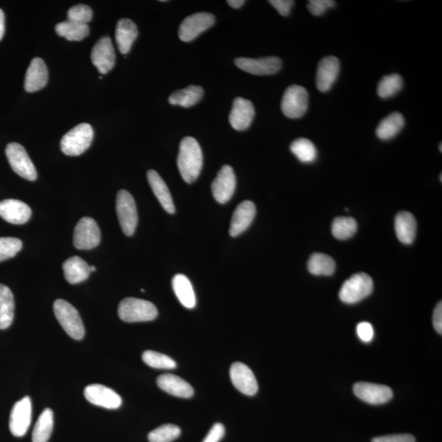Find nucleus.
<instances>
[{
    "label": "nucleus",
    "mask_w": 442,
    "mask_h": 442,
    "mask_svg": "<svg viewBox=\"0 0 442 442\" xmlns=\"http://www.w3.org/2000/svg\"><path fill=\"white\" fill-rule=\"evenodd\" d=\"M290 149L301 163H310L316 159V148L309 139L303 138L296 139L291 144Z\"/></svg>",
    "instance_id": "obj_35"
},
{
    "label": "nucleus",
    "mask_w": 442,
    "mask_h": 442,
    "mask_svg": "<svg viewBox=\"0 0 442 442\" xmlns=\"http://www.w3.org/2000/svg\"><path fill=\"white\" fill-rule=\"evenodd\" d=\"M356 396L368 404L383 405L393 397L392 390L385 385L358 383L353 388Z\"/></svg>",
    "instance_id": "obj_16"
},
{
    "label": "nucleus",
    "mask_w": 442,
    "mask_h": 442,
    "mask_svg": "<svg viewBox=\"0 0 442 442\" xmlns=\"http://www.w3.org/2000/svg\"><path fill=\"white\" fill-rule=\"evenodd\" d=\"M226 429L222 424H216L207 434L206 438L202 442H219L223 435H225Z\"/></svg>",
    "instance_id": "obj_46"
},
{
    "label": "nucleus",
    "mask_w": 442,
    "mask_h": 442,
    "mask_svg": "<svg viewBox=\"0 0 442 442\" xmlns=\"http://www.w3.org/2000/svg\"><path fill=\"white\" fill-rule=\"evenodd\" d=\"M62 268L66 280L71 284L84 282L91 273L90 265L79 257L67 259Z\"/></svg>",
    "instance_id": "obj_27"
},
{
    "label": "nucleus",
    "mask_w": 442,
    "mask_h": 442,
    "mask_svg": "<svg viewBox=\"0 0 442 442\" xmlns=\"http://www.w3.org/2000/svg\"><path fill=\"white\" fill-rule=\"evenodd\" d=\"M434 326L439 335L442 334V304L441 301L436 305L434 313Z\"/></svg>",
    "instance_id": "obj_47"
},
{
    "label": "nucleus",
    "mask_w": 442,
    "mask_h": 442,
    "mask_svg": "<svg viewBox=\"0 0 442 442\" xmlns=\"http://www.w3.org/2000/svg\"><path fill=\"white\" fill-rule=\"evenodd\" d=\"M57 320L71 339L81 340L85 336V327L79 312L66 301L59 299L54 303Z\"/></svg>",
    "instance_id": "obj_3"
},
{
    "label": "nucleus",
    "mask_w": 442,
    "mask_h": 442,
    "mask_svg": "<svg viewBox=\"0 0 442 442\" xmlns=\"http://www.w3.org/2000/svg\"><path fill=\"white\" fill-rule=\"evenodd\" d=\"M181 430L174 424H164L151 431L149 442H173L179 438Z\"/></svg>",
    "instance_id": "obj_39"
},
{
    "label": "nucleus",
    "mask_w": 442,
    "mask_h": 442,
    "mask_svg": "<svg viewBox=\"0 0 442 442\" xmlns=\"http://www.w3.org/2000/svg\"><path fill=\"white\" fill-rule=\"evenodd\" d=\"M101 241V233L97 222L91 217H84L77 223L74 231V246L80 250H91Z\"/></svg>",
    "instance_id": "obj_9"
},
{
    "label": "nucleus",
    "mask_w": 442,
    "mask_h": 442,
    "mask_svg": "<svg viewBox=\"0 0 442 442\" xmlns=\"http://www.w3.org/2000/svg\"><path fill=\"white\" fill-rule=\"evenodd\" d=\"M54 429L53 410L47 408L40 415L33 433V442H47Z\"/></svg>",
    "instance_id": "obj_32"
},
{
    "label": "nucleus",
    "mask_w": 442,
    "mask_h": 442,
    "mask_svg": "<svg viewBox=\"0 0 442 442\" xmlns=\"http://www.w3.org/2000/svg\"><path fill=\"white\" fill-rule=\"evenodd\" d=\"M173 288L182 306L188 309L196 306V295L190 280L184 274H176L173 279Z\"/></svg>",
    "instance_id": "obj_28"
},
{
    "label": "nucleus",
    "mask_w": 442,
    "mask_h": 442,
    "mask_svg": "<svg viewBox=\"0 0 442 442\" xmlns=\"http://www.w3.org/2000/svg\"><path fill=\"white\" fill-rule=\"evenodd\" d=\"M202 152L199 142L194 138L185 137L180 145L177 165L182 178L191 184L197 180L202 168Z\"/></svg>",
    "instance_id": "obj_1"
},
{
    "label": "nucleus",
    "mask_w": 442,
    "mask_h": 442,
    "mask_svg": "<svg viewBox=\"0 0 442 442\" xmlns=\"http://www.w3.org/2000/svg\"><path fill=\"white\" fill-rule=\"evenodd\" d=\"M395 231L400 242L412 244L417 231V222L413 214L408 211L398 213L395 219Z\"/></svg>",
    "instance_id": "obj_26"
},
{
    "label": "nucleus",
    "mask_w": 442,
    "mask_h": 442,
    "mask_svg": "<svg viewBox=\"0 0 442 442\" xmlns=\"http://www.w3.org/2000/svg\"><path fill=\"white\" fill-rule=\"evenodd\" d=\"M373 289V282L371 277L366 273H358L342 284L339 298L343 303L355 304L360 303L371 295Z\"/></svg>",
    "instance_id": "obj_5"
},
{
    "label": "nucleus",
    "mask_w": 442,
    "mask_h": 442,
    "mask_svg": "<svg viewBox=\"0 0 442 442\" xmlns=\"http://www.w3.org/2000/svg\"><path fill=\"white\" fill-rule=\"evenodd\" d=\"M308 92L300 86H290L284 92L281 108L284 115L291 119L300 118L308 111Z\"/></svg>",
    "instance_id": "obj_8"
},
{
    "label": "nucleus",
    "mask_w": 442,
    "mask_h": 442,
    "mask_svg": "<svg viewBox=\"0 0 442 442\" xmlns=\"http://www.w3.org/2000/svg\"><path fill=\"white\" fill-rule=\"evenodd\" d=\"M138 37L137 25L128 18L119 21L116 28V41L118 50L122 54L131 51L134 40Z\"/></svg>",
    "instance_id": "obj_24"
},
{
    "label": "nucleus",
    "mask_w": 442,
    "mask_h": 442,
    "mask_svg": "<svg viewBox=\"0 0 442 442\" xmlns=\"http://www.w3.org/2000/svg\"><path fill=\"white\" fill-rule=\"evenodd\" d=\"M245 3L246 1H244V0H228V1H227V4L233 8H241Z\"/></svg>",
    "instance_id": "obj_49"
},
{
    "label": "nucleus",
    "mask_w": 442,
    "mask_h": 442,
    "mask_svg": "<svg viewBox=\"0 0 442 442\" xmlns=\"http://www.w3.org/2000/svg\"><path fill=\"white\" fill-rule=\"evenodd\" d=\"M236 188V177L231 165H223L212 182L211 191L219 204H225L231 199Z\"/></svg>",
    "instance_id": "obj_12"
},
{
    "label": "nucleus",
    "mask_w": 442,
    "mask_h": 442,
    "mask_svg": "<svg viewBox=\"0 0 442 442\" xmlns=\"http://www.w3.org/2000/svg\"><path fill=\"white\" fill-rule=\"evenodd\" d=\"M340 62L334 56H327L320 62L316 74V86L321 92L330 91L339 75Z\"/></svg>",
    "instance_id": "obj_19"
},
{
    "label": "nucleus",
    "mask_w": 442,
    "mask_h": 442,
    "mask_svg": "<svg viewBox=\"0 0 442 442\" xmlns=\"http://www.w3.org/2000/svg\"><path fill=\"white\" fill-rule=\"evenodd\" d=\"M117 213L124 235L132 236L138 225V212L134 197L127 190H120L117 196Z\"/></svg>",
    "instance_id": "obj_6"
},
{
    "label": "nucleus",
    "mask_w": 442,
    "mask_h": 442,
    "mask_svg": "<svg viewBox=\"0 0 442 442\" xmlns=\"http://www.w3.org/2000/svg\"><path fill=\"white\" fill-rule=\"evenodd\" d=\"M67 17L71 22L87 24L93 18L92 9L85 4L76 5L69 10Z\"/></svg>",
    "instance_id": "obj_41"
},
{
    "label": "nucleus",
    "mask_w": 442,
    "mask_h": 442,
    "mask_svg": "<svg viewBox=\"0 0 442 442\" xmlns=\"http://www.w3.org/2000/svg\"><path fill=\"white\" fill-rule=\"evenodd\" d=\"M269 3L284 17H287L289 15L291 9L294 5V1L292 0H270Z\"/></svg>",
    "instance_id": "obj_45"
},
{
    "label": "nucleus",
    "mask_w": 442,
    "mask_h": 442,
    "mask_svg": "<svg viewBox=\"0 0 442 442\" xmlns=\"http://www.w3.org/2000/svg\"><path fill=\"white\" fill-rule=\"evenodd\" d=\"M357 227V222L354 218L337 217L332 222V233L339 240H347L355 235Z\"/></svg>",
    "instance_id": "obj_36"
},
{
    "label": "nucleus",
    "mask_w": 442,
    "mask_h": 442,
    "mask_svg": "<svg viewBox=\"0 0 442 442\" xmlns=\"http://www.w3.org/2000/svg\"><path fill=\"white\" fill-rule=\"evenodd\" d=\"M256 205L251 201H244L239 204L232 216L230 235L232 237L240 235L251 226L256 216Z\"/></svg>",
    "instance_id": "obj_21"
},
{
    "label": "nucleus",
    "mask_w": 442,
    "mask_h": 442,
    "mask_svg": "<svg viewBox=\"0 0 442 442\" xmlns=\"http://www.w3.org/2000/svg\"><path fill=\"white\" fill-rule=\"evenodd\" d=\"M143 361L149 367L159 369H173L176 363L168 356L153 351H146L142 355Z\"/></svg>",
    "instance_id": "obj_38"
},
{
    "label": "nucleus",
    "mask_w": 442,
    "mask_h": 442,
    "mask_svg": "<svg viewBox=\"0 0 442 442\" xmlns=\"http://www.w3.org/2000/svg\"><path fill=\"white\" fill-rule=\"evenodd\" d=\"M335 2L332 0H310L308 3V9L311 14L315 16L323 15L327 9L334 8Z\"/></svg>",
    "instance_id": "obj_42"
},
{
    "label": "nucleus",
    "mask_w": 442,
    "mask_h": 442,
    "mask_svg": "<svg viewBox=\"0 0 442 442\" xmlns=\"http://www.w3.org/2000/svg\"><path fill=\"white\" fill-rule=\"evenodd\" d=\"M93 64L101 74H107L115 66L116 54L112 40L108 36L98 40L91 52Z\"/></svg>",
    "instance_id": "obj_14"
},
{
    "label": "nucleus",
    "mask_w": 442,
    "mask_h": 442,
    "mask_svg": "<svg viewBox=\"0 0 442 442\" xmlns=\"http://www.w3.org/2000/svg\"><path fill=\"white\" fill-rule=\"evenodd\" d=\"M235 65L248 74L257 76H267L277 74L282 66V61L277 57H267L262 59L238 58Z\"/></svg>",
    "instance_id": "obj_15"
},
{
    "label": "nucleus",
    "mask_w": 442,
    "mask_h": 442,
    "mask_svg": "<svg viewBox=\"0 0 442 442\" xmlns=\"http://www.w3.org/2000/svg\"><path fill=\"white\" fill-rule=\"evenodd\" d=\"M5 31L4 13L2 9H0V40L4 37Z\"/></svg>",
    "instance_id": "obj_48"
},
{
    "label": "nucleus",
    "mask_w": 442,
    "mask_h": 442,
    "mask_svg": "<svg viewBox=\"0 0 442 442\" xmlns=\"http://www.w3.org/2000/svg\"><path fill=\"white\" fill-rule=\"evenodd\" d=\"M93 129L90 124L82 123L72 128L61 140L62 152L67 156H79L90 148Z\"/></svg>",
    "instance_id": "obj_4"
},
{
    "label": "nucleus",
    "mask_w": 442,
    "mask_h": 442,
    "mask_svg": "<svg viewBox=\"0 0 442 442\" xmlns=\"http://www.w3.org/2000/svg\"><path fill=\"white\" fill-rule=\"evenodd\" d=\"M405 126V119L402 114L393 112L385 117L376 129L377 136L382 140H389L402 131Z\"/></svg>",
    "instance_id": "obj_30"
},
{
    "label": "nucleus",
    "mask_w": 442,
    "mask_h": 442,
    "mask_svg": "<svg viewBox=\"0 0 442 442\" xmlns=\"http://www.w3.org/2000/svg\"><path fill=\"white\" fill-rule=\"evenodd\" d=\"M157 383L164 392L177 397L190 398L194 394V390L189 383L174 374H163L158 378Z\"/></svg>",
    "instance_id": "obj_23"
},
{
    "label": "nucleus",
    "mask_w": 442,
    "mask_h": 442,
    "mask_svg": "<svg viewBox=\"0 0 442 442\" xmlns=\"http://www.w3.org/2000/svg\"><path fill=\"white\" fill-rule=\"evenodd\" d=\"M403 86V80L402 76L398 74H392L384 76L379 81L378 86V93L379 97L383 98H388L397 95L402 90Z\"/></svg>",
    "instance_id": "obj_37"
},
{
    "label": "nucleus",
    "mask_w": 442,
    "mask_h": 442,
    "mask_svg": "<svg viewBox=\"0 0 442 442\" xmlns=\"http://www.w3.org/2000/svg\"><path fill=\"white\" fill-rule=\"evenodd\" d=\"M255 117V108L251 101L240 97L236 98L233 103L230 114V123L236 131H245L251 126Z\"/></svg>",
    "instance_id": "obj_18"
},
{
    "label": "nucleus",
    "mask_w": 442,
    "mask_h": 442,
    "mask_svg": "<svg viewBox=\"0 0 442 442\" xmlns=\"http://www.w3.org/2000/svg\"><path fill=\"white\" fill-rule=\"evenodd\" d=\"M356 332L362 342L368 343L371 342L374 337L373 327L368 322H361L356 327Z\"/></svg>",
    "instance_id": "obj_43"
},
{
    "label": "nucleus",
    "mask_w": 442,
    "mask_h": 442,
    "mask_svg": "<svg viewBox=\"0 0 442 442\" xmlns=\"http://www.w3.org/2000/svg\"><path fill=\"white\" fill-rule=\"evenodd\" d=\"M0 216L13 225H23L31 216V210L25 202L15 199L0 202Z\"/></svg>",
    "instance_id": "obj_20"
},
{
    "label": "nucleus",
    "mask_w": 442,
    "mask_h": 442,
    "mask_svg": "<svg viewBox=\"0 0 442 442\" xmlns=\"http://www.w3.org/2000/svg\"><path fill=\"white\" fill-rule=\"evenodd\" d=\"M23 243L16 238H0V262L13 258L21 251Z\"/></svg>",
    "instance_id": "obj_40"
},
{
    "label": "nucleus",
    "mask_w": 442,
    "mask_h": 442,
    "mask_svg": "<svg viewBox=\"0 0 442 442\" xmlns=\"http://www.w3.org/2000/svg\"><path fill=\"white\" fill-rule=\"evenodd\" d=\"M84 395L88 402L108 409H117L122 404V397L115 391L101 384L88 385Z\"/></svg>",
    "instance_id": "obj_13"
},
{
    "label": "nucleus",
    "mask_w": 442,
    "mask_h": 442,
    "mask_svg": "<svg viewBox=\"0 0 442 442\" xmlns=\"http://www.w3.org/2000/svg\"><path fill=\"white\" fill-rule=\"evenodd\" d=\"M7 158L15 173L23 178L35 181L37 179V171L27 153V151L18 143H10L6 148Z\"/></svg>",
    "instance_id": "obj_7"
},
{
    "label": "nucleus",
    "mask_w": 442,
    "mask_h": 442,
    "mask_svg": "<svg viewBox=\"0 0 442 442\" xmlns=\"http://www.w3.org/2000/svg\"><path fill=\"white\" fill-rule=\"evenodd\" d=\"M440 151L441 152V144H440Z\"/></svg>",
    "instance_id": "obj_51"
},
{
    "label": "nucleus",
    "mask_w": 442,
    "mask_h": 442,
    "mask_svg": "<svg viewBox=\"0 0 442 442\" xmlns=\"http://www.w3.org/2000/svg\"><path fill=\"white\" fill-rule=\"evenodd\" d=\"M204 93V88L202 87L190 86L183 90L174 92L169 98V103L173 105L190 107L202 100Z\"/></svg>",
    "instance_id": "obj_31"
},
{
    "label": "nucleus",
    "mask_w": 442,
    "mask_h": 442,
    "mask_svg": "<svg viewBox=\"0 0 442 442\" xmlns=\"http://www.w3.org/2000/svg\"><path fill=\"white\" fill-rule=\"evenodd\" d=\"M49 72L45 62L35 58L31 61L25 78V90L33 93L42 90L48 83Z\"/></svg>",
    "instance_id": "obj_22"
},
{
    "label": "nucleus",
    "mask_w": 442,
    "mask_h": 442,
    "mask_svg": "<svg viewBox=\"0 0 442 442\" xmlns=\"http://www.w3.org/2000/svg\"><path fill=\"white\" fill-rule=\"evenodd\" d=\"M55 30L57 34L70 41H81L90 33L88 24L71 22L69 20L57 25Z\"/></svg>",
    "instance_id": "obj_33"
},
{
    "label": "nucleus",
    "mask_w": 442,
    "mask_h": 442,
    "mask_svg": "<svg viewBox=\"0 0 442 442\" xmlns=\"http://www.w3.org/2000/svg\"><path fill=\"white\" fill-rule=\"evenodd\" d=\"M336 263L335 260L324 253H314L308 262L309 272L314 275H332L335 273Z\"/></svg>",
    "instance_id": "obj_34"
},
{
    "label": "nucleus",
    "mask_w": 442,
    "mask_h": 442,
    "mask_svg": "<svg viewBox=\"0 0 442 442\" xmlns=\"http://www.w3.org/2000/svg\"><path fill=\"white\" fill-rule=\"evenodd\" d=\"M147 177L151 188H152L155 196L157 197L164 210L170 214H174L175 207L173 197H171L168 187L165 185L162 177L153 170L148 171Z\"/></svg>",
    "instance_id": "obj_25"
},
{
    "label": "nucleus",
    "mask_w": 442,
    "mask_h": 442,
    "mask_svg": "<svg viewBox=\"0 0 442 442\" xmlns=\"http://www.w3.org/2000/svg\"><path fill=\"white\" fill-rule=\"evenodd\" d=\"M233 386L247 396H254L258 391V383L252 369L241 362L233 363L231 368Z\"/></svg>",
    "instance_id": "obj_17"
},
{
    "label": "nucleus",
    "mask_w": 442,
    "mask_h": 442,
    "mask_svg": "<svg viewBox=\"0 0 442 442\" xmlns=\"http://www.w3.org/2000/svg\"><path fill=\"white\" fill-rule=\"evenodd\" d=\"M372 442H415L414 436L410 434H397L378 436Z\"/></svg>",
    "instance_id": "obj_44"
},
{
    "label": "nucleus",
    "mask_w": 442,
    "mask_h": 442,
    "mask_svg": "<svg viewBox=\"0 0 442 442\" xmlns=\"http://www.w3.org/2000/svg\"><path fill=\"white\" fill-rule=\"evenodd\" d=\"M90 268H91V272H95V270H96V268L95 267H93V265H91Z\"/></svg>",
    "instance_id": "obj_50"
},
{
    "label": "nucleus",
    "mask_w": 442,
    "mask_h": 442,
    "mask_svg": "<svg viewBox=\"0 0 442 442\" xmlns=\"http://www.w3.org/2000/svg\"><path fill=\"white\" fill-rule=\"evenodd\" d=\"M31 413L33 405L29 397L21 399L13 405L9 419V429L13 436L21 438L27 434L31 422Z\"/></svg>",
    "instance_id": "obj_11"
},
{
    "label": "nucleus",
    "mask_w": 442,
    "mask_h": 442,
    "mask_svg": "<svg viewBox=\"0 0 442 442\" xmlns=\"http://www.w3.org/2000/svg\"><path fill=\"white\" fill-rule=\"evenodd\" d=\"M215 24V17L209 13H199L189 16L180 24V39L190 42Z\"/></svg>",
    "instance_id": "obj_10"
},
{
    "label": "nucleus",
    "mask_w": 442,
    "mask_h": 442,
    "mask_svg": "<svg viewBox=\"0 0 442 442\" xmlns=\"http://www.w3.org/2000/svg\"><path fill=\"white\" fill-rule=\"evenodd\" d=\"M158 315V311L154 304L143 299L124 298L118 306L120 319L127 323L152 321L157 318Z\"/></svg>",
    "instance_id": "obj_2"
},
{
    "label": "nucleus",
    "mask_w": 442,
    "mask_h": 442,
    "mask_svg": "<svg viewBox=\"0 0 442 442\" xmlns=\"http://www.w3.org/2000/svg\"><path fill=\"white\" fill-rule=\"evenodd\" d=\"M15 303L12 291L0 284V330L11 326L14 318Z\"/></svg>",
    "instance_id": "obj_29"
}]
</instances>
